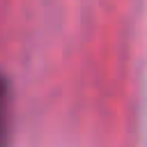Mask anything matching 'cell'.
<instances>
[{
    "mask_svg": "<svg viewBox=\"0 0 147 147\" xmlns=\"http://www.w3.org/2000/svg\"><path fill=\"white\" fill-rule=\"evenodd\" d=\"M9 142V87L7 80L0 76V147Z\"/></svg>",
    "mask_w": 147,
    "mask_h": 147,
    "instance_id": "6da1fadb",
    "label": "cell"
}]
</instances>
